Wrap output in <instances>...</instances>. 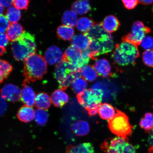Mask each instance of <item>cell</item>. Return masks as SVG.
<instances>
[{
  "label": "cell",
  "mask_w": 153,
  "mask_h": 153,
  "mask_svg": "<svg viewBox=\"0 0 153 153\" xmlns=\"http://www.w3.org/2000/svg\"><path fill=\"white\" fill-rule=\"evenodd\" d=\"M47 72V62L45 58L36 53L30 55L24 61L22 85L42 79Z\"/></svg>",
  "instance_id": "cell-1"
},
{
  "label": "cell",
  "mask_w": 153,
  "mask_h": 153,
  "mask_svg": "<svg viewBox=\"0 0 153 153\" xmlns=\"http://www.w3.org/2000/svg\"><path fill=\"white\" fill-rule=\"evenodd\" d=\"M11 50L15 60L24 61L37 51L35 38L32 34L25 31L18 40L13 42Z\"/></svg>",
  "instance_id": "cell-2"
},
{
  "label": "cell",
  "mask_w": 153,
  "mask_h": 153,
  "mask_svg": "<svg viewBox=\"0 0 153 153\" xmlns=\"http://www.w3.org/2000/svg\"><path fill=\"white\" fill-rule=\"evenodd\" d=\"M140 56L137 46L127 42L117 44L112 57L117 64L122 66L134 64Z\"/></svg>",
  "instance_id": "cell-3"
},
{
  "label": "cell",
  "mask_w": 153,
  "mask_h": 153,
  "mask_svg": "<svg viewBox=\"0 0 153 153\" xmlns=\"http://www.w3.org/2000/svg\"><path fill=\"white\" fill-rule=\"evenodd\" d=\"M80 70L67 61L63 60L56 65L54 76L61 89L65 90L81 75Z\"/></svg>",
  "instance_id": "cell-4"
},
{
  "label": "cell",
  "mask_w": 153,
  "mask_h": 153,
  "mask_svg": "<svg viewBox=\"0 0 153 153\" xmlns=\"http://www.w3.org/2000/svg\"><path fill=\"white\" fill-rule=\"evenodd\" d=\"M116 114L114 117L108 120V127L112 133L118 137L128 140L133 127L130 124L127 114L116 109Z\"/></svg>",
  "instance_id": "cell-5"
},
{
  "label": "cell",
  "mask_w": 153,
  "mask_h": 153,
  "mask_svg": "<svg viewBox=\"0 0 153 153\" xmlns=\"http://www.w3.org/2000/svg\"><path fill=\"white\" fill-rule=\"evenodd\" d=\"M103 92L101 88L94 87L87 89L76 95L79 104L88 111L99 108L102 102Z\"/></svg>",
  "instance_id": "cell-6"
},
{
  "label": "cell",
  "mask_w": 153,
  "mask_h": 153,
  "mask_svg": "<svg viewBox=\"0 0 153 153\" xmlns=\"http://www.w3.org/2000/svg\"><path fill=\"white\" fill-rule=\"evenodd\" d=\"M91 57L87 49L82 51L72 45L68 47L64 53V59L78 69L87 65Z\"/></svg>",
  "instance_id": "cell-7"
},
{
  "label": "cell",
  "mask_w": 153,
  "mask_h": 153,
  "mask_svg": "<svg viewBox=\"0 0 153 153\" xmlns=\"http://www.w3.org/2000/svg\"><path fill=\"white\" fill-rule=\"evenodd\" d=\"M151 32L150 28L145 26L142 22L136 21L134 23L131 32L122 37V41L137 46L140 45L145 35Z\"/></svg>",
  "instance_id": "cell-8"
},
{
  "label": "cell",
  "mask_w": 153,
  "mask_h": 153,
  "mask_svg": "<svg viewBox=\"0 0 153 153\" xmlns=\"http://www.w3.org/2000/svg\"><path fill=\"white\" fill-rule=\"evenodd\" d=\"M114 48V41L111 39L105 41H92L87 49L89 51L91 59L95 60L101 55L111 52Z\"/></svg>",
  "instance_id": "cell-9"
},
{
  "label": "cell",
  "mask_w": 153,
  "mask_h": 153,
  "mask_svg": "<svg viewBox=\"0 0 153 153\" xmlns=\"http://www.w3.org/2000/svg\"><path fill=\"white\" fill-rule=\"evenodd\" d=\"M84 34L91 41H105L112 39L111 35L105 29L101 23H95L88 31Z\"/></svg>",
  "instance_id": "cell-10"
},
{
  "label": "cell",
  "mask_w": 153,
  "mask_h": 153,
  "mask_svg": "<svg viewBox=\"0 0 153 153\" xmlns=\"http://www.w3.org/2000/svg\"><path fill=\"white\" fill-rule=\"evenodd\" d=\"M1 95L5 100L16 102L21 98V91L16 85L11 84L5 85L1 90Z\"/></svg>",
  "instance_id": "cell-11"
},
{
  "label": "cell",
  "mask_w": 153,
  "mask_h": 153,
  "mask_svg": "<svg viewBox=\"0 0 153 153\" xmlns=\"http://www.w3.org/2000/svg\"><path fill=\"white\" fill-rule=\"evenodd\" d=\"M64 53L62 50L56 46H51L45 51V59L51 65L59 64L64 59Z\"/></svg>",
  "instance_id": "cell-12"
},
{
  "label": "cell",
  "mask_w": 153,
  "mask_h": 153,
  "mask_svg": "<svg viewBox=\"0 0 153 153\" xmlns=\"http://www.w3.org/2000/svg\"><path fill=\"white\" fill-rule=\"evenodd\" d=\"M94 67L97 74L101 77L107 78L111 75V67L106 59H102L97 60Z\"/></svg>",
  "instance_id": "cell-13"
},
{
  "label": "cell",
  "mask_w": 153,
  "mask_h": 153,
  "mask_svg": "<svg viewBox=\"0 0 153 153\" xmlns=\"http://www.w3.org/2000/svg\"><path fill=\"white\" fill-rule=\"evenodd\" d=\"M22 86L24 87L21 91V100L26 106H34L35 104L36 96L33 90L27 85Z\"/></svg>",
  "instance_id": "cell-14"
},
{
  "label": "cell",
  "mask_w": 153,
  "mask_h": 153,
  "mask_svg": "<svg viewBox=\"0 0 153 153\" xmlns=\"http://www.w3.org/2000/svg\"><path fill=\"white\" fill-rule=\"evenodd\" d=\"M68 95L62 89L53 91L51 97V102L55 107L60 108L65 105L69 101Z\"/></svg>",
  "instance_id": "cell-15"
},
{
  "label": "cell",
  "mask_w": 153,
  "mask_h": 153,
  "mask_svg": "<svg viewBox=\"0 0 153 153\" xmlns=\"http://www.w3.org/2000/svg\"><path fill=\"white\" fill-rule=\"evenodd\" d=\"M101 23L105 29L110 33L117 31L120 25L118 19L113 15H108Z\"/></svg>",
  "instance_id": "cell-16"
},
{
  "label": "cell",
  "mask_w": 153,
  "mask_h": 153,
  "mask_svg": "<svg viewBox=\"0 0 153 153\" xmlns=\"http://www.w3.org/2000/svg\"><path fill=\"white\" fill-rule=\"evenodd\" d=\"M24 32L22 25L15 23L10 24L7 30V34L10 41L14 42L18 40Z\"/></svg>",
  "instance_id": "cell-17"
},
{
  "label": "cell",
  "mask_w": 153,
  "mask_h": 153,
  "mask_svg": "<svg viewBox=\"0 0 153 153\" xmlns=\"http://www.w3.org/2000/svg\"><path fill=\"white\" fill-rule=\"evenodd\" d=\"M35 111L31 107L24 105L19 109L17 113V117L21 121L28 123L33 120Z\"/></svg>",
  "instance_id": "cell-18"
},
{
  "label": "cell",
  "mask_w": 153,
  "mask_h": 153,
  "mask_svg": "<svg viewBox=\"0 0 153 153\" xmlns=\"http://www.w3.org/2000/svg\"><path fill=\"white\" fill-rule=\"evenodd\" d=\"M91 41L85 34H80L74 36L71 40V45L82 51L88 48Z\"/></svg>",
  "instance_id": "cell-19"
},
{
  "label": "cell",
  "mask_w": 153,
  "mask_h": 153,
  "mask_svg": "<svg viewBox=\"0 0 153 153\" xmlns=\"http://www.w3.org/2000/svg\"><path fill=\"white\" fill-rule=\"evenodd\" d=\"M71 9L76 14L82 15L90 11L91 7L88 0H76L72 4Z\"/></svg>",
  "instance_id": "cell-20"
},
{
  "label": "cell",
  "mask_w": 153,
  "mask_h": 153,
  "mask_svg": "<svg viewBox=\"0 0 153 153\" xmlns=\"http://www.w3.org/2000/svg\"><path fill=\"white\" fill-rule=\"evenodd\" d=\"M67 153H94V148L91 143H85L76 145H70Z\"/></svg>",
  "instance_id": "cell-21"
},
{
  "label": "cell",
  "mask_w": 153,
  "mask_h": 153,
  "mask_svg": "<svg viewBox=\"0 0 153 153\" xmlns=\"http://www.w3.org/2000/svg\"><path fill=\"white\" fill-rule=\"evenodd\" d=\"M73 132L78 137L87 135L89 132L90 126L88 122L83 120H80L74 123L72 126Z\"/></svg>",
  "instance_id": "cell-22"
},
{
  "label": "cell",
  "mask_w": 153,
  "mask_h": 153,
  "mask_svg": "<svg viewBox=\"0 0 153 153\" xmlns=\"http://www.w3.org/2000/svg\"><path fill=\"white\" fill-rule=\"evenodd\" d=\"M51 102V98L46 93H39L36 96L35 104L38 109L47 110L50 107Z\"/></svg>",
  "instance_id": "cell-23"
},
{
  "label": "cell",
  "mask_w": 153,
  "mask_h": 153,
  "mask_svg": "<svg viewBox=\"0 0 153 153\" xmlns=\"http://www.w3.org/2000/svg\"><path fill=\"white\" fill-rule=\"evenodd\" d=\"M98 114L100 117L104 120H110L115 115V110L111 105L105 103L99 106Z\"/></svg>",
  "instance_id": "cell-24"
},
{
  "label": "cell",
  "mask_w": 153,
  "mask_h": 153,
  "mask_svg": "<svg viewBox=\"0 0 153 153\" xmlns=\"http://www.w3.org/2000/svg\"><path fill=\"white\" fill-rule=\"evenodd\" d=\"M57 35L60 39L65 41L71 40L74 34V29L64 25L59 26L57 29Z\"/></svg>",
  "instance_id": "cell-25"
},
{
  "label": "cell",
  "mask_w": 153,
  "mask_h": 153,
  "mask_svg": "<svg viewBox=\"0 0 153 153\" xmlns=\"http://www.w3.org/2000/svg\"><path fill=\"white\" fill-rule=\"evenodd\" d=\"M139 125L145 132L150 134L153 130V114L152 112L145 114L140 121Z\"/></svg>",
  "instance_id": "cell-26"
},
{
  "label": "cell",
  "mask_w": 153,
  "mask_h": 153,
  "mask_svg": "<svg viewBox=\"0 0 153 153\" xmlns=\"http://www.w3.org/2000/svg\"><path fill=\"white\" fill-rule=\"evenodd\" d=\"M77 21V15L72 10H67L63 14L62 21L64 25L74 27L76 25Z\"/></svg>",
  "instance_id": "cell-27"
},
{
  "label": "cell",
  "mask_w": 153,
  "mask_h": 153,
  "mask_svg": "<svg viewBox=\"0 0 153 153\" xmlns=\"http://www.w3.org/2000/svg\"><path fill=\"white\" fill-rule=\"evenodd\" d=\"M80 74L86 81L92 82L97 79V74L94 67L87 65L82 68L80 70Z\"/></svg>",
  "instance_id": "cell-28"
},
{
  "label": "cell",
  "mask_w": 153,
  "mask_h": 153,
  "mask_svg": "<svg viewBox=\"0 0 153 153\" xmlns=\"http://www.w3.org/2000/svg\"><path fill=\"white\" fill-rule=\"evenodd\" d=\"M95 23L92 19L83 17L78 19L76 26L79 31L85 33L88 31Z\"/></svg>",
  "instance_id": "cell-29"
},
{
  "label": "cell",
  "mask_w": 153,
  "mask_h": 153,
  "mask_svg": "<svg viewBox=\"0 0 153 153\" xmlns=\"http://www.w3.org/2000/svg\"><path fill=\"white\" fill-rule=\"evenodd\" d=\"M13 70V67L9 62L0 59V83L8 77Z\"/></svg>",
  "instance_id": "cell-30"
},
{
  "label": "cell",
  "mask_w": 153,
  "mask_h": 153,
  "mask_svg": "<svg viewBox=\"0 0 153 153\" xmlns=\"http://www.w3.org/2000/svg\"><path fill=\"white\" fill-rule=\"evenodd\" d=\"M71 85L74 92L77 95L87 89V83L84 78L80 76L74 80Z\"/></svg>",
  "instance_id": "cell-31"
},
{
  "label": "cell",
  "mask_w": 153,
  "mask_h": 153,
  "mask_svg": "<svg viewBox=\"0 0 153 153\" xmlns=\"http://www.w3.org/2000/svg\"><path fill=\"white\" fill-rule=\"evenodd\" d=\"M5 16L11 23L19 22L22 16L21 11L18 9L13 7H10L5 13Z\"/></svg>",
  "instance_id": "cell-32"
},
{
  "label": "cell",
  "mask_w": 153,
  "mask_h": 153,
  "mask_svg": "<svg viewBox=\"0 0 153 153\" xmlns=\"http://www.w3.org/2000/svg\"><path fill=\"white\" fill-rule=\"evenodd\" d=\"M48 117V114L45 110L38 108L35 111L34 119L38 125H45L47 123Z\"/></svg>",
  "instance_id": "cell-33"
},
{
  "label": "cell",
  "mask_w": 153,
  "mask_h": 153,
  "mask_svg": "<svg viewBox=\"0 0 153 153\" xmlns=\"http://www.w3.org/2000/svg\"><path fill=\"white\" fill-rule=\"evenodd\" d=\"M142 59L145 65L153 68V49L145 51L143 53Z\"/></svg>",
  "instance_id": "cell-34"
},
{
  "label": "cell",
  "mask_w": 153,
  "mask_h": 153,
  "mask_svg": "<svg viewBox=\"0 0 153 153\" xmlns=\"http://www.w3.org/2000/svg\"><path fill=\"white\" fill-rule=\"evenodd\" d=\"M30 0H13V4L16 9L20 10H27L29 6Z\"/></svg>",
  "instance_id": "cell-35"
},
{
  "label": "cell",
  "mask_w": 153,
  "mask_h": 153,
  "mask_svg": "<svg viewBox=\"0 0 153 153\" xmlns=\"http://www.w3.org/2000/svg\"><path fill=\"white\" fill-rule=\"evenodd\" d=\"M143 48L148 50L153 48V38L151 36H145L140 44Z\"/></svg>",
  "instance_id": "cell-36"
},
{
  "label": "cell",
  "mask_w": 153,
  "mask_h": 153,
  "mask_svg": "<svg viewBox=\"0 0 153 153\" xmlns=\"http://www.w3.org/2000/svg\"><path fill=\"white\" fill-rule=\"evenodd\" d=\"M121 148L120 153H137L134 147L127 140L124 141Z\"/></svg>",
  "instance_id": "cell-37"
},
{
  "label": "cell",
  "mask_w": 153,
  "mask_h": 153,
  "mask_svg": "<svg viewBox=\"0 0 153 153\" xmlns=\"http://www.w3.org/2000/svg\"><path fill=\"white\" fill-rule=\"evenodd\" d=\"M9 25V22L6 17L3 15H0V33H4Z\"/></svg>",
  "instance_id": "cell-38"
},
{
  "label": "cell",
  "mask_w": 153,
  "mask_h": 153,
  "mask_svg": "<svg viewBox=\"0 0 153 153\" xmlns=\"http://www.w3.org/2000/svg\"><path fill=\"white\" fill-rule=\"evenodd\" d=\"M124 7L128 10L135 8L138 4V0H122Z\"/></svg>",
  "instance_id": "cell-39"
},
{
  "label": "cell",
  "mask_w": 153,
  "mask_h": 153,
  "mask_svg": "<svg viewBox=\"0 0 153 153\" xmlns=\"http://www.w3.org/2000/svg\"><path fill=\"white\" fill-rule=\"evenodd\" d=\"M9 39L7 34L0 33V48H5L8 45Z\"/></svg>",
  "instance_id": "cell-40"
},
{
  "label": "cell",
  "mask_w": 153,
  "mask_h": 153,
  "mask_svg": "<svg viewBox=\"0 0 153 153\" xmlns=\"http://www.w3.org/2000/svg\"><path fill=\"white\" fill-rule=\"evenodd\" d=\"M7 104L5 100L0 95V116L2 115L6 111Z\"/></svg>",
  "instance_id": "cell-41"
},
{
  "label": "cell",
  "mask_w": 153,
  "mask_h": 153,
  "mask_svg": "<svg viewBox=\"0 0 153 153\" xmlns=\"http://www.w3.org/2000/svg\"><path fill=\"white\" fill-rule=\"evenodd\" d=\"M13 0H0V4L3 7H10L13 4Z\"/></svg>",
  "instance_id": "cell-42"
},
{
  "label": "cell",
  "mask_w": 153,
  "mask_h": 153,
  "mask_svg": "<svg viewBox=\"0 0 153 153\" xmlns=\"http://www.w3.org/2000/svg\"><path fill=\"white\" fill-rule=\"evenodd\" d=\"M149 134L148 142L150 147L153 148V130Z\"/></svg>",
  "instance_id": "cell-43"
},
{
  "label": "cell",
  "mask_w": 153,
  "mask_h": 153,
  "mask_svg": "<svg viewBox=\"0 0 153 153\" xmlns=\"http://www.w3.org/2000/svg\"><path fill=\"white\" fill-rule=\"evenodd\" d=\"M139 3L143 5H148L153 3V0H138Z\"/></svg>",
  "instance_id": "cell-44"
},
{
  "label": "cell",
  "mask_w": 153,
  "mask_h": 153,
  "mask_svg": "<svg viewBox=\"0 0 153 153\" xmlns=\"http://www.w3.org/2000/svg\"><path fill=\"white\" fill-rule=\"evenodd\" d=\"M98 110L99 108L88 111V114L90 116H95L98 113Z\"/></svg>",
  "instance_id": "cell-45"
},
{
  "label": "cell",
  "mask_w": 153,
  "mask_h": 153,
  "mask_svg": "<svg viewBox=\"0 0 153 153\" xmlns=\"http://www.w3.org/2000/svg\"><path fill=\"white\" fill-rule=\"evenodd\" d=\"M6 50L5 48H0V56H2L6 52Z\"/></svg>",
  "instance_id": "cell-46"
},
{
  "label": "cell",
  "mask_w": 153,
  "mask_h": 153,
  "mask_svg": "<svg viewBox=\"0 0 153 153\" xmlns=\"http://www.w3.org/2000/svg\"><path fill=\"white\" fill-rule=\"evenodd\" d=\"M4 10V7L0 4V15H2Z\"/></svg>",
  "instance_id": "cell-47"
},
{
  "label": "cell",
  "mask_w": 153,
  "mask_h": 153,
  "mask_svg": "<svg viewBox=\"0 0 153 153\" xmlns=\"http://www.w3.org/2000/svg\"></svg>",
  "instance_id": "cell-48"
}]
</instances>
